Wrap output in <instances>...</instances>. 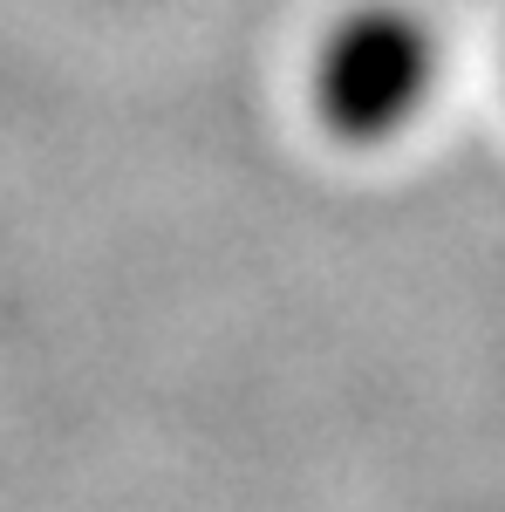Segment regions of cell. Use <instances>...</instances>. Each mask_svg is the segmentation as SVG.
<instances>
[{"label":"cell","mask_w":505,"mask_h":512,"mask_svg":"<svg viewBox=\"0 0 505 512\" xmlns=\"http://www.w3.org/2000/svg\"><path fill=\"white\" fill-rule=\"evenodd\" d=\"M437 41L403 7H355L314 62V110L342 144H383L424 110Z\"/></svg>","instance_id":"cell-1"}]
</instances>
